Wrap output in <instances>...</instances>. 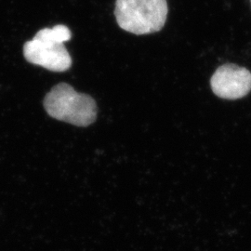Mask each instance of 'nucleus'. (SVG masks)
Returning <instances> with one entry per match:
<instances>
[{
  "mask_svg": "<svg viewBox=\"0 0 251 251\" xmlns=\"http://www.w3.org/2000/svg\"><path fill=\"white\" fill-rule=\"evenodd\" d=\"M44 107L50 117L78 126L92 124L97 117V105L93 98L78 93L66 83L56 85L46 95Z\"/></svg>",
  "mask_w": 251,
  "mask_h": 251,
  "instance_id": "nucleus-2",
  "label": "nucleus"
},
{
  "mask_svg": "<svg viewBox=\"0 0 251 251\" xmlns=\"http://www.w3.org/2000/svg\"><path fill=\"white\" fill-rule=\"evenodd\" d=\"M71 37L70 29L63 25L41 29L24 45V56L28 63L52 72H65L72 66V58L63 44Z\"/></svg>",
  "mask_w": 251,
  "mask_h": 251,
  "instance_id": "nucleus-1",
  "label": "nucleus"
},
{
  "mask_svg": "<svg viewBox=\"0 0 251 251\" xmlns=\"http://www.w3.org/2000/svg\"><path fill=\"white\" fill-rule=\"evenodd\" d=\"M167 0H117V25L134 35L159 32L168 17Z\"/></svg>",
  "mask_w": 251,
  "mask_h": 251,
  "instance_id": "nucleus-3",
  "label": "nucleus"
},
{
  "mask_svg": "<svg viewBox=\"0 0 251 251\" xmlns=\"http://www.w3.org/2000/svg\"><path fill=\"white\" fill-rule=\"evenodd\" d=\"M210 86L220 98L241 99L251 90V73L241 66L226 63L220 66L213 74Z\"/></svg>",
  "mask_w": 251,
  "mask_h": 251,
  "instance_id": "nucleus-4",
  "label": "nucleus"
}]
</instances>
